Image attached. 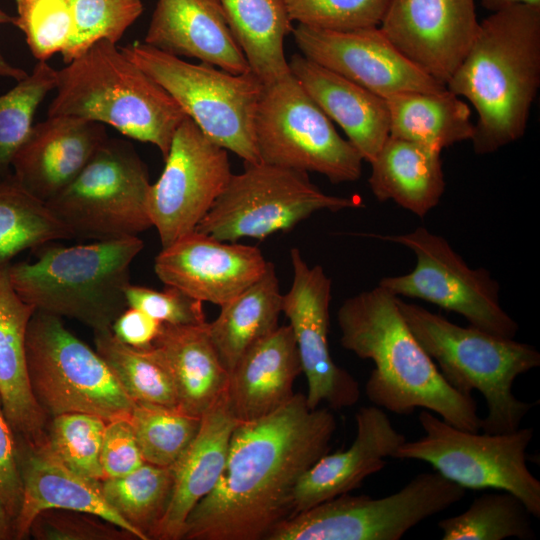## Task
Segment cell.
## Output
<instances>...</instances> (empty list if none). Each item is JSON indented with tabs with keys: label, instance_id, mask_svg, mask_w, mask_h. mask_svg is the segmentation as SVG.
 <instances>
[{
	"label": "cell",
	"instance_id": "f546056e",
	"mask_svg": "<svg viewBox=\"0 0 540 540\" xmlns=\"http://www.w3.org/2000/svg\"><path fill=\"white\" fill-rule=\"evenodd\" d=\"M283 293L274 265L239 295L220 306L208 330L220 360L230 373L243 354L279 325Z\"/></svg>",
	"mask_w": 540,
	"mask_h": 540
},
{
	"label": "cell",
	"instance_id": "6da1fadb",
	"mask_svg": "<svg viewBox=\"0 0 540 540\" xmlns=\"http://www.w3.org/2000/svg\"><path fill=\"white\" fill-rule=\"evenodd\" d=\"M336 428L334 414L310 409L302 393L238 422L221 475L190 512L182 540H266L292 515L299 479L329 452Z\"/></svg>",
	"mask_w": 540,
	"mask_h": 540
},
{
	"label": "cell",
	"instance_id": "484cf974",
	"mask_svg": "<svg viewBox=\"0 0 540 540\" xmlns=\"http://www.w3.org/2000/svg\"><path fill=\"white\" fill-rule=\"evenodd\" d=\"M16 444L23 491L14 522L15 539L28 538L35 518L50 509L91 514L140 539L136 530L106 501L100 481L77 474L44 451Z\"/></svg>",
	"mask_w": 540,
	"mask_h": 540
},
{
	"label": "cell",
	"instance_id": "d590c367",
	"mask_svg": "<svg viewBox=\"0 0 540 540\" xmlns=\"http://www.w3.org/2000/svg\"><path fill=\"white\" fill-rule=\"evenodd\" d=\"M531 517L517 496L503 491L482 494L461 514L440 520L438 527L443 540H531Z\"/></svg>",
	"mask_w": 540,
	"mask_h": 540
},
{
	"label": "cell",
	"instance_id": "d6a6232c",
	"mask_svg": "<svg viewBox=\"0 0 540 540\" xmlns=\"http://www.w3.org/2000/svg\"><path fill=\"white\" fill-rule=\"evenodd\" d=\"M94 343L97 353L135 403L178 407L172 376L153 344L145 348L129 346L111 329L94 331Z\"/></svg>",
	"mask_w": 540,
	"mask_h": 540
},
{
	"label": "cell",
	"instance_id": "ab89813d",
	"mask_svg": "<svg viewBox=\"0 0 540 540\" xmlns=\"http://www.w3.org/2000/svg\"><path fill=\"white\" fill-rule=\"evenodd\" d=\"M73 29L61 52L64 63L101 40L117 43L143 12L141 0H69Z\"/></svg>",
	"mask_w": 540,
	"mask_h": 540
},
{
	"label": "cell",
	"instance_id": "7c38bea8",
	"mask_svg": "<svg viewBox=\"0 0 540 540\" xmlns=\"http://www.w3.org/2000/svg\"><path fill=\"white\" fill-rule=\"evenodd\" d=\"M244 164L195 230L221 241L262 240L291 230L315 212L361 207L353 197L324 193L307 172L263 162Z\"/></svg>",
	"mask_w": 540,
	"mask_h": 540
},
{
	"label": "cell",
	"instance_id": "f907efd6",
	"mask_svg": "<svg viewBox=\"0 0 540 540\" xmlns=\"http://www.w3.org/2000/svg\"><path fill=\"white\" fill-rule=\"evenodd\" d=\"M482 5L489 11L495 12L514 4H530L540 6V0H481Z\"/></svg>",
	"mask_w": 540,
	"mask_h": 540
},
{
	"label": "cell",
	"instance_id": "f1b7e54d",
	"mask_svg": "<svg viewBox=\"0 0 540 540\" xmlns=\"http://www.w3.org/2000/svg\"><path fill=\"white\" fill-rule=\"evenodd\" d=\"M375 198L393 201L416 216L435 208L445 191L441 152L389 136L370 162Z\"/></svg>",
	"mask_w": 540,
	"mask_h": 540
},
{
	"label": "cell",
	"instance_id": "b9f144b4",
	"mask_svg": "<svg viewBox=\"0 0 540 540\" xmlns=\"http://www.w3.org/2000/svg\"><path fill=\"white\" fill-rule=\"evenodd\" d=\"M291 21L332 31L379 26L390 0H284Z\"/></svg>",
	"mask_w": 540,
	"mask_h": 540
},
{
	"label": "cell",
	"instance_id": "9a60e30c",
	"mask_svg": "<svg viewBox=\"0 0 540 540\" xmlns=\"http://www.w3.org/2000/svg\"><path fill=\"white\" fill-rule=\"evenodd\" d=\"M165 165L150 185L147 207L163 247L194 231L231 175L227 150L186 117L176 129Z\"/></svg>",
	"mask_w": 540,
	"mask_h": 540
},
{
	"label": "cell",
	"instance_id": "681fc988",
	"mask_svg": "<svg viewBox=\"0 0 540 540\" xmlns=\"http://www.w3.org/2000/svg\"><path fill=\"white\" fill-rule=\"evenodd\" d=\"M15 539L14 519L0 500V540Z\"/></svg>",
	"mask_w": 540,
	"mask_h": 540
},
{
	"label": "cell",
	"instance_id": "e0dca14e",
	"mask_svg": "<svg viewBox=\"0 0 540 540\" xmlns=\"http://www.w3.org/2000/svg\"><path fill=\"white\" fill-rule=\"evenodd\" d=\"M291 33L303 56L382 98L446 89L411 63L379 26L332 31L298 24Z\"/></svg>",
	"mask_w": 540,
	"mask_h": 540
},
{
	"label": "cell",
	"instance_id": "ac0fdd59",
	"mask_svg": "<svg viewBox=\"0 0 540 540\" xmlns=\"http://www.w3.org/2000/svg\"><path fill=\"white\" fill-rule=\"evenodd\" d=\"M479 24L475 0H390L379 27L411 63L446 86Z\"/></svg>",
	"mask_w": 540,
	"mask_h": 540
},
{
	"label": "cell",
	"instance_id": "ee69618b",
	"mask_svg": "<svg viewBox=\"0 0 540 540\" xmlns=\"http://www.w3.org/2000/svg\"><path fill=\"white\" fill-rule=\"evenodd\" d=\"M165 286L158 291L129 284L125 292L128 307L140 309L164 324L197 325L207 322L202 302L173 286Z\"/></svg>",
	"mask_w": 540,
	"mask_h": 540
},
{
	"label": "cell",
	"instance_id": "2e32d148",
	"mask_svg": "<svg viewBox=\"0 0 540 540\" xmlns=\"http://www.w3.org/2000/svg\"><path fill=\"white\" fill-rule=\"evenodd\" d=\"M293 277L282 297V313L289 320L307 380L306 400L310 409L326 402L342 409L360 398L358 382L332 359L329 334L331 279L320 265L309 266L297 248L290 250Z\"/></svg>",
	"mask_w": 540,
	"mask_h": 540
},
{
	"label": "cell",
	"instance_id": "4dcf8cb0",
	"mask_svg": "<svg viewBox=\"0 0 540 540\" xmlns=\"http://www.w3.org/2000/svg\"><path fill=\"white\" fill-rule=\"evenodd\" d=\"M384 99L389 136L440 152L473 137L469 105L447 88L440 92L399 93Z\"/></svg>",
	"mask_w": 540,
	"mask_h": 540
},
{
	"label": "cell",
	"instance_id": "cb8c5ba5",
	"mask_svg": "<svg viewBox=\"0 0 540 540\" xmlns=\"http://www.w3.org/2000/svg\"><path fill=\"white\" fill-rule=\"evenodd\" d=\"M237 423L224 391L202 415L195 438L171 466L173 489L170 502L150 539L182 540L190 512L212 491L221 475Z\"/></svg>",
	"mask_w": 540,
	"mask_h": 540
},
{
	"label": "cell",
	"instance_id": "7a4b0ae2",
	"mask_svg": "<svg viewBox=\"0 0 540 540\" xmlns=\"http://www.w3.org/2000/svg\"><path fill=\"white\" fill-rule=\"evenodd\" d=\"M397 300L377 285L346 299L337 313L342 347L375 365L366 396L396 414L423 408L457 428L480 431L476 402L444 379L406 324Z\"/></svg>",
	"mask_w": 540,
	"mask_h": 540
},
{
	"label": "cell",
	"instance_id": "ba28073f",
	"mask_svg": "<svg viewBox=\"0 0 540 540\" xmlns=\"http://www.w3.org/2000/svg\"><path fill=\"white\" fill-rule=\"evenodd\" d=\"M26 358L34 397L49 419L70 412L107 422L130 419L136 403L97 351L60 317L34 312L26 332Z\"/></svg>",
	"mask_w": 540,
	"mask_h": 540
},
{
	"label": "cell",
	"instance_id": "44dd1931",
	"mask_svg": "<svg viewBox=\"0 0 540 540\" xmlns=\"http://www.w3.org/2000/svg\"><path fill=\"white\" fill-rule=\"evenodd\" d=\"M355 421L356 436L351 446L328 452L299 479L292 515L358 488L368 476L382 470L385 458H393L406 441L378 406L361 407Z\"/></svg>",
	"mask_w": 540,
	"mask_h": 540
},
{
	"label": "cell",
	"instance_id": "30bf717a",
	"mask_svg": "<svg viewBox=\"0 0 540 540\" xmlns=\"http://www.w3.org/2000/svg\"><path fill=\"white\" fill-rule=\"evenodd\" d=\"M425 435L405 441L393 458L429 463L436 472L465 489H497L517 496L531 515L540 517V482L526 464L532 428L489 434L457 428L428 410L419 414Z\"/></svg>",
	"mask_w": 540,
	"mask_h": 540
},
{
	"label": "cell",
	"instance_id": "f35d334b",
	"mask_svg": "<svg viewBox=\"0 0 540 540\" xmlns=\"http://www.w3.org/2000/svg\"><path fill=\"white\" fill-rule=\"evenodd\" d=\"M106 424L104 419L87 413L57 415L49 419L45 443L39 450L81 476L102 481L100 456Z\"/></svg>",
	"mask_w": 540,
	"mask_h": 540
},
{
	"label": "cell",
	"instance_id": "60d3db41",
	"mask_svg": "<svg viewBox=\"0 0 540 540\" xmlns=\"http://www.w3.org/2000/svg\"><path fill=\"white\" fill-rule=\"evenodd\" d=\"M13 25L24 34L31 54L47 61L61 53L73 29L69 0H15Z\"/></svg>",
	"mask_w": 540,
	"mask_h": 540
},
{
	"label": "cell",
	"instance_id": "5b68a950",
	"mask_svg": "<svg viewBox=\"0 0 540 540\" xmlns=\"http://www.w3.org/2000/svg\"><path fill=\"white\" fill-rule=\"evenodd\" d=\"M138 236L64 246L44 244L33 262L9 265L10 281L35 310L69 317L93 331L111 329L128 307L130 266L143 249Z\"/></svg>",
	"mask_w": 540,
	"mask_h": 540
},
{
	"label": "cell",
	"instance_id": "bcb514c9",
	"mask_svg": "<svg viewBox=\"0 0 540 540\" xmlns=\"http://www.w3.org/2000/svg\"><path fill=\"white\" fill-rule=\"evenodd\" d=\"M22 491L16 438L0 397V500L14 522L20 510Z\"/></svg>",
	"mask_w": 540,
	"mask_h": 540
},
{
	"label": "cell",
	"instance_id": "8992f818",
	"mask_svg": "<svg viewBox=\"0 0 540 540\" xmlns=\"http://www.w3.org/2000/svg\"><path fill=\"white\" fill-rule=\"evenodd\" d=\"M397 302L409 329L448 384L462 394L477 390L484 396L487 414L480 430L498 434L518 429L534 403L515 397L512 387L519 375L540 366L536 348L472 325L454 324L399 298Z\"/></svg>",
	"mask_w": 540,
	"mask_h": 540
},
{
	"label": "cell",
	"instance_id": "d4e9b609",
	"mask_svg": "<svg viewBox=\"0 0 540 540\" xmlns=\"http://www.w3.org/2000/svg\"><path fill=\"white\" fill-rule=\"evenodd\" d=\"M302 373L291 327L278 326L255 343L229 373L225 396L237 422L265 417L294 396L293 386Z\"/></svg>",
	"mask_w": 540,
	"mask_h": 540
},
{
	"label": "cell",
	"instance_id": "74e56055",
	"mask_svg": "<svg viewBox=\"0 0 540 540\" xmlns=\"http://www.w3.org/2000/svg\"><path fill=\"white\" fill-rule=\"evenodd\" d=\"M57 70L38 61L31 74L0 96V180L10 175L12 161L32 126L35 112L55 89Z\"/></svg>",
	"mask_w": 540,
	"mask_h": 540
},
{
	"label": "cell",
	"instance_id": "603a6c76",
	"mask_svg": "<svg viewBox=\"0 0 540 540\" xmlns=\"http://www.w3.org/2000/svg\"><path fill=\"white\" fill-rule=\"evenodd\" d=\"M9 265L0 263V397L16 442L39 450L49 417L34 397L26 358L27 327L36 310L15 291Z\"/></svg>",
	"mask_w": 540,
	"mask_h": 540
},
{
	"label": "cell",
	"instance_id": "8fae6325",
	"mask_svg": "<svg viewBox=\"0 0 540 540\" xmlns=\"http://www.w3.org/2000/svg\"><path fill=\"white\" fill-rule=\"evenodd\" d=\"M254 131L260 162L315 172L334 184L361 177V156L291 72L264 85Z\"/></svg>",
	"mask_w": 540,
	"mask_h": 540
},
{
	"label": "cell",
	"instance_id": "8d00e7d4",
	"mask_svg": "<svg viewBox=\"0 0 540 540\" xmlns=\"http://www.w3.org/2000/svg\"><path fill=\"white\" fill-rule=\"evenodd\" d=\"M129 421L145 462L169 467L195 438L201 418L178 407L136 403Z\"/></svg>",
	"mask_w": 540,
	"mask_h": 540
},
{
	"label": "cell",
	"instance_id": "83f0119b",
	"mask_svg": "<svg viewBox=\"0 0 540 540\" xmlns=\"http://www.w3.org/2000/svg\"><path fill=\"white\" fill-rule=\"evenodd\" d=\"M153 345L172 376L178 407L201 418L224 393L229 376L212 343L208 322L197 325L162 323Z\"/></svg>",
	"mask_w": 540,
	"mask_h": 540
},
{
	"label": "cell",
	"instance_id": "5bb4252c",
	"mask_svg": "<svg viewBox=\"0 0 540 540\" xmlns=\"http://www.w3.org/2000/svg\"><path fill=\"white\" fill-rule=\"evenodd\" d=\"M376 238L410 249L416 257L412 271L384 277L381 287L395 296L421 299L462 315L469 325L514 338L519 326L502 308L499 284L484 268H471L442 236L426 227Z\"/></svg>",
	"mask_w": 540,
	"mask_h": 540
},
{
	"label": "cell",
	"instance_id": "7dc6e473",
	"mask_svg": "<svg viewBox=\"0 0 540 540\" xmlns=\"http://www.w3.org/2000/svg\"><path fill=\"white\" fill-rule=\"evenodd\" d=\"M162 323L134 307H127L113 322L111 331L121 342L135 347L151 346Z\"/></svg>",
	"mask_w": 540,
	"mask_h": 540
},
{
	"label": "cell",
	"instance_id": "1f68e13d",
	"mask_svg": "<svg viewBox=\"0 0 540 540\" xmlns=\"http://www.w3.org/2000/svg\"><path fill=\"white\" fill-rule=\"evenodd\" d=\"M251 71L264 85L290 73L284 40L292 21L284 0H220Z\"/></svg>",
	"mask_w": 540,
	"mask_h": 540
},
{
	"label": "cell",
	"instance_id": "c3c4849f",
	"mask_svg": "<svg viewBox=\"0 0 540 540\" xmlns=\"http://www.w3.org/2000/svg\"><path fill=\"white\" fill-rule=\"evenodd\" d=\"M14 16L8 15L0 8V24H13ZM28 74L21 68L11 65L0 52V77L10 78L17 81L22 80Z\"/></svg>",
	"mask_w": 540,
	"mask_h": 540
},
{
	"label": "cell",
	"instance_id": "f6af8a7d",
	"mask_svg": "<svg viewBox=\"0 0 540 540\" xmlns=\"http://www.w3.org/2000/svg\"><path fill=\"white\" fill-rule=\"evenodd\" d=\"M100 460L104 479L124 476L145 463L128 419L107 422Z\"/></svg>",
	"mask_w": 540,
	"mask_h": 540
},
{
	"label": "cell",
	"instance_id": "e575fe53",
	"mask_svg": "<svg viewBox=\"0 0 540 540\" xmlns=\"http://www.w3.org/2000/svg\"><path fill=\"white\" fill-rule=\"evenodd\" d=\"M100 489L110 506L136 530L140 540H150L170 502L173 470L171 466L145 462L124 476L100 481Z\"/></svg>",
	"mask_w": 540,
	"mask_h": 540
},
{
	"label": "cell",
	"instance_id": "4fadbf2b",
	"mask_svg": "<svg viewBox=\"0 0 540 540\" xmlns=\"http://www.w3.org/2000/svg\"><path fill=\"white\" fill-rule=\"evenodd\" d=\"M465 494V488L438 472H424L386 497L345 493L296 513L277 525L266 540H399Z\"/></svg>",
	"mask_w": 540,
	"mask_h": 540
},
{
	"label": "cell",
	"instance_id": "4316f807",
	"mask_svg": "<svg viewBox=\"0 0 540 540\" xmlns=\"http://www.w3.org/2000/svg\"><path fill=\"white\" fill-rule=\"evenodd\" d=\"M288 64L291 74L342 128L362 160L370 163L389 137L385 99L302 54L292 55Z\"/></svg>",
	"mask_w": 540,
	"mask_h": 540
},
{
	"label": "cell",
	"instance_id": "9c48e42d",
	"mask_svg": "<svg viewBox=\"0 0 540 540\" xmlns=\"http://www.w3.org/2000/svg\"><path fill=\"white\" fill-rule=\"evenodd\" d=\"M146 164L124 139L107 138L82 171L46 202L72 238L138 236L152 227Z\"/></svg>",
	"mask_w": 540,
	"mask_h": 540
},
{
	"label": "cell",
	"instance_id": "7402d4cb",
	"mask_svg": "<svg viewBox=\"0 0 540 540\" xmlns=\"http://www.w3.org/2000/svg\"><path fill=\"white\" fill-rule=\"evenodd\" d=\"M144 43L233 74L251 71L220 0H157Z\"/></svg>",
	"mask_w": 540,
	"mask_h": 540
},
{
	"label": "cell",
	"instance_id": "d6986e66",
	"mask_svg": "<svg viewBox=\"0 0 540 540\" xmlns=\"http://www.w3.org/2000/svg\"><path fill=\"white\" fill-rule=\"evenodd\" d=\"M267 263L257 247L194 230L162 248L154 271L165 285L202 303L222 306L258 280Z\"/></svg>",
	"mask_w": 540,
	"mask_h": 540
},
{
	"label": "cell",
	"instance_id": "277c9868",
	"mask_svg": "<svg viewBox=\"0 0 540 540\" xmlns=\"http://www.w3.org/2000/svg\"><path fill=\"white\" fill-rule=\"evenodd\" d=\"M55 89L47 116L110 125L126 137L153 144L164 158L188 117L160 84L107 40L57 70Z\"/></svg>",
	"mask_w": 540,
	"mask_h": 540
},
{
	"label": "cell",
	"instance_id": "52a82bcc",
	"mask_svg": "<svg viewBox=\"0 0 540 540\" xmlns=\"http://www.w3.org/2000/svg\"><path fill=\"white\" fill-rule=\"evenodd\" d=\"M120 49L210 140L244 163L260 162L254 121L264 84L252 71L233 74L208 63L193 64L144 42Z\"/></svg>",
	"mask_w": 540,
	"mask_h": 540
},
{
	"label": "cell",
	"instance_id": "ffe728a7",
	"mask_svg": "<svg viewBox=\"0 0 540 540\" xmlns=\"http://www.w3.org/2000/svg\"><path fill=\"white\" fill-rule=\"evenodd\" d=\"M108 138L105 125L72 116H47L33 124L12 161L13 175L47 202L82 171Z\"/></svg>",
	"mask_w": 540,
	"mask_h": 540
},
{
	"label": "cell",
	"instance_id": "7bdbcfd3",
	"mask_svg": "<svg viewBox=\"0 0 540 540\" xmlns=\"http://www.w3.org/2000/svg\"><path fill=\"white\" fill-rule=\"evenodd\" d=\"M30 535L45 540H126L136 539L129 532L97 516L60 509L40 513Z\"/></svg>",
	"mask_w": 540,
	"mask_h": 540
},
{
	"label": "cell",
	"instance_id": "836d02e7",
	"mask_svg": "<svg viewBox=\"0 0 540 540\" xmlns=\"http://www.w3.org/2000/svg\"><path fill=\"white\" fill-rule=\"evenodd\" d=\"M72 239L46 202L27 191L11 173L0 180V263L56 240Z\"/></svg>",
	"mask_w": 540,
	"mask_h": 540
},
{
	"label": "cell",
	"instance_id": "3957f363",
	"mask_svg": "<svg viewBox=\"0 0 540 540\" xmlns=\"http://www.w3.org/2000/svg\"><path fill=\"white\" fill-rule=\"evenodd\" d=\"M540 87V6L514 4L482 20L446 88L474 107L470 140L479 155L525 134Z\"/></svg>",
	"mask_w": 540,
	"mask_h": 540
}]
</instances>
